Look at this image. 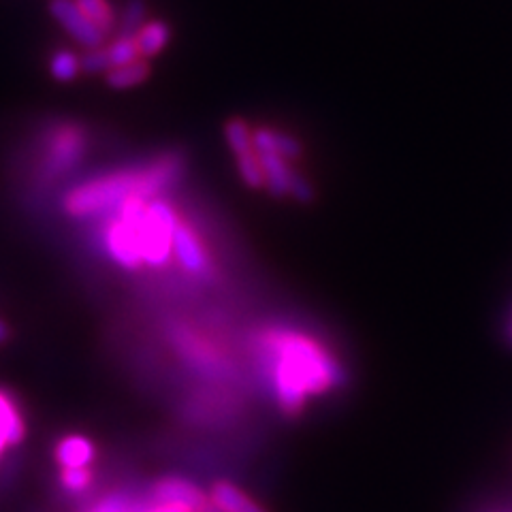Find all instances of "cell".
Instances as JSON below:
<instances>
[{
  "instance_id": "6da1fadb",
  "label": "cell",
  "mask_w": 512,
  "mask_h": 512,
  "mask_svg": "<svg viewBox=\"0 0 512 512\" xmlns=\"http://www.w3.org/2000/svg\"><path fill=\"white\" fill-rule=\"evenodd\" d=\"M250 352L286 419H297L314 399L344 387L338 355L316 335L293 325H263L250 335Z\"/></svg>"
},
{
  "instance_id": "7a4b0ae2",
  "label": "cell",
  "mask_w": 512,
  "mask_h": 512,
  "mask_svg": "<svg viewBox=\"0 0 512 512\" xmlns=\"http://www.w3.org/2000/svg\"><path fill=\"white\" fill-rule=\"evenodd\" d=\"M182 171L180 156H163L146 169L111 173L90 180L64 197V212L73 218L114 214L128 199H154Z\"/></svg>"
},
{
  "instance_id": "3957f363",
  "label": "cell",
  "mask_w": 512,
  "mask_h": 512,
  "mask_svg": "<svg viewBox=\"0 0 512 512\" xmlns=\"http://www.w3.org/2000/svg\"><path fill=\"white\" fill-rule=\"evenodd\" d=\"M169 342L192 372L216 384L237 380V363L216 335L190 323H178L169 329Z\"/></svg>"
},
{
  "instance_id": "277c9868",
  "label": "cell",
  "mask_w": 512,
  "mask_h": 512,
  "mask_svg": "<svg viewBox=\"0 0 512 512\" xmlns=\"http://www.w3.org/2000/svg\"><path fill=\"white\" fill-rule=\"evenodd\" d=\"M180 216L160 197L150 199L139 214L137 231L143 267H165L173 259V231Z\"/></svg>"
},
{
  "instance_id": "5b68a950",
  "label": "cell",
  "mask_w": 512,
  "mask_h": 512,
  "mask_svg": "<svg viewBox=\"0 0 512 512\" xmlns=\"http://www.w3.org/2000/svg\"><path fill=\"white\" fill-rule=\"evenodd\" d=\"M224 137H227L229 148L235 156L239 178H242V182L248 188L263 190L265 175H263L261 156L254 148V137H252L250 124L242 118H231L227 124H224Z\"/></svg>"
},
{
  "instance_id": "8992f818",
  "label": "cell",
  "mask_w": 512,
  "mask_h": 512,
  "mask_svg": "<svg viewBox=\"0 0 512 512\" xmlns=\"http://www.w3.org/2000/svg\"><path fill=\"white\" fill-rule=\"evenodd\" d=\"M86 154V133L79 126L64 124L52 133L43 156V171L47 178H58L75 167Z\"/></svg>"
},
{
  "instance_id": "52a82bcc",
  "label": "cell",
  "mask_w": 512,
  "mask_h": 512,
  "mask_svg": "<svg viewBox=\"0 0 512 512\" xmlns=\"http://www.w3.org/2000/svg\"><path fill=\"white\" fill-rule=\"evenodd\" d=\"M173 259L184 269V274L192 278L212 280L214 276V261L201 235L182 218L173 231Z\"/></svg>"
},
{
  "instance_id": "ba28073f",
  "label": "cell",
  "mask_w": 512,
  "mask_h": 512,
  "mask_svg": "<svg viewBox=\"0 0 512 512\" xmlns=\"http://www.w3.org/2000/svg\"><path fill=\"white\" fill-rule=\"evenodd\" d=\"M50 13L54 15V20L69 32V37L82 45L84 50L103 47L105 35L82 11H79L75 0H50Z\"/></svg>"
},
{
  "instance_id": "9c48e42d",
  "label": "cell",
  "mask_w": 512,
  "mask_h": 512,
  "mask_svg": "<svg viewBox=\"0 0 512 512\" xmlns=\"http://www.w3.org/2000/svg\"><path fill=\"white\" fill-rule=\"evenodd\" d=\"M150 498L154 502H173L184 504L192 512H201L210 504V493H205L199 485L184 476H163L150 487Z\"/></svg>"
},
{
  "instance_id": "30bf717a",
  "label": "cell",
  "mask_w": 512,
  "mask_h": 512,
  "mask_svg": "<svg viewBox=\"0 0 512 512\" xmlns=\"http://www.w3.org/2000/svg\"><path fill=\"white\" fill-rule=\"evenodd\" d=\"M26 438V419L18 404V397L0 389V459Z\"/></svg>"
},
{
  "instance_id": "8fae6325",
  "label": "cell",
  "mask_w": 512,
  "mask_h": 512,
  "mask_svg": "<svg viewBox=\"0 0 512 512\" xmlns=\"http://www.w3.org/2000/svg\"><path fill=\"white\" fill-rule=\"evenodd\" d=\"M96 455V444L84 434H67L54 446V459L60 470L92 468Z\"/></svg>"
},
{
  "instance_id": "7c38bea8",
  "label": "cell",
  "mask_w": 512,
  "mask_h": 512,
  "mask_svg": "<svg viewBox=\"0 0 512 512\" xmlns=\"http://www.w3.org/2000/svg\"><path fill=\"white\" fill-rule=\"evenodd\" d=\"M252 137H254V148L259 154H276L288 160V163H295V160L303 156L301 141L293 135L280 131V128H271V126L252 128Z\"/></svg>"
},
{
  "instance_id": "4fadbf2b",
  "label": "cell",
  "mask_w": 512,
  "mask_h": 512,
  "mask_svg": "<svg viewBox=\"0 0 512 512\" xmlns=\"http://www.w3.org/2000/svg\"><path fill=\"white\" fill-rule=\"evenodd\" d=\"M207 493H210L212 502L224 512H267L259 502H254L242 487L231 483V480H216Z\"/></svg>"
},
{
  "instance_id": "5bb4252c",
  "label": "cell",
  "mask_w": 512,
  "mask_h": 512,
  "mask_svg": "<svg viewBox=\"0 0 512 512\" xmlns=\"http://www.w3.org/2000/svg\"><path fill=\"white\" fill-rule=\"evenodd\" d=\"M259 156H261L263 175H265V190L276 199L291 197V186L297 173L291 167V163L276 154H259Z\"/></svg>"
},
{
  "instance_id": "9a60e30c",
  "label": "cell",
  "mask_w": 512,
  "mask_h": 512,
  "mask_svg": "<svg viewBox=\"0 0 512 512\" xmlns=\"http://www.w3.org/2000/svg\"><path fill=\"white\" fill-rule=\"evenodd\" d=\"M137 45L143 60H150L165 50L171 41V28L165 20H150L137 30Z\"/></svg>"
},
{
  "instance_id": "2e32d148",
  "label": "cell",
  "mask_w": 512,
  "mask_h": 512,
  "mask_svg": "<svg viewBox=\"0 0 512 512\" xmlns=\"http://www.w3.org/2000/svg\"><path fill=\"white\" fill-rule=\"evenodd\" d=\"M152 73V64L150 60H137L131 64H124V67H116L107 71L105 79L111 88L116 90H128V88H135L139 84L146 82Z\"/></svg>"
},
{
  "instance_id": "e0dca14e",
  "label": "cell",
  "mask_w": 512,
  "mask_h": 512,
  "mask_svg": "<svg viewBox=\"0 0 512 512\" xmlns=\"http://www.w3.org/2000/svg\"><path fill=\"white\" fill-rule=\"evenodd\" d=\"M75 5L105 37L118 28L116 11L111 7L109 0H75Z\"/></svg>"
},
{
  "instance_id": "ac0fdd59",
  "label": "cell",
  "mask_w": 512,
  "mask_h": 512,
  "mask_svg": "<svg viewBox=\"0 0 512 512\" xmlns=\"http://www.w3.org/2000/svg\"><path fill=\"white\" fill-rule=\"evenodd\" d=\"M139 500H141L139 495L131 491L116 489L105 495H99V498L92 500L82 512H133Z\"/></svg>"
},
{
  "instance_id": "d6986e66",
  "label": "cell",
  "mask_w": 512,
  "mask_h": 512,
  "mask_svg": "<svg viewBox=\"0 0 512 512\" xmlns=\"http://www.w3.org/2000/svg\"><path fill=\"white\" fill-rule=\"evenodd\" d=\"M107 56H109L111 69L124 67V64L141 60L137 39L133 35H118L114 41L107 45Z\"/></svg>"
},
{
  "instance_id": "ffe728a7",
  "label": "cell",
  "mask_w": 512,
  "mask_h": 512,
  "mask_svg": "<svg viewBox=\"0 0 512 512\" xmlns=\"http://www.w3.org/2000/svg\"><path fill=\"white\" fill-rule=\"evenodd\" d=\"M60 489L73 495V498H84L94 487V472L92 468H84V470H60L58 476Z\"/></svg>"
},
{
  "instance_id": "44dd1931",
  "label": "cell",
  "mask_w": 512,
  "mask_h": 512,
  "mask_svg": "<svg viewBox=\"0 0 512 512\" xmlns=\"http://www.w3.org/2000/svg\"><path fill=\"white\" fill-rule=\"evenodd\" d=\"M50 73L58 82H73L82 73V58L71 50H58L50 58Z\"/></svg>"
},
{
  "instance_id": "7402d4cb",
  "label": "cell",
  "mask_w": 512,
  "mask_h": 512,
  "mask_svg": "<svg viewBox=\"0 0 512 512\" xmlns=\"http://www.w3.org/2000/svg\"><path fill=\"white\" fill-rule=\"evenodd\" d=\"M143 24H146V5H143V0H128L120 18V35L135 37Z\"/></svg>"
},
{
  "instance_id": "603a6c76",
  "label": "cell",
  "mask_w": 512,
  "mask_h": 512,
  "mask_svg": "<svg viewBox=\"0 0 512 512\" xmlns=\"http://www.w3.org/2000/svg\"><path fill=\"white\" fill-rule=\"evenodd\" d=\"M79 58H82V71L88 75H107V71H111L105 45L96 47V50H86V54Z\"/></svg>"
},
{
  "instance_id": "cb8c5ba5",
  "label": "cell",
  "mask_w": 512,
  "mask_h": 512,
  "mask_svg": "<svg viewBox=\"0 0 512 512\" xmlns=\"http://www.w3.org/2000/svg\"><path fill=\"white\" fill-rule=\"evenodd\" d=\"M291 197L301 201V203H312L314 197H316V190L312 186V182L306 178L303 173H295L293 178V186H291Z\"/></svg>"
},
{
  "instance_id": "d4e9b609",
  "label": "cell",
  "mask_w": 512,
  "mask_h": 512,
  "mask_svg": "<svg viewBox=\"0 0 512 512\" xmlns=\"http://www.w3.org/2000/svg\"><path fill=\"white\" fill-rule=\"evenodd\" d=\"M7 338H9V327L3 323V320H0V344L7 342Z\"/></svg>"
},
{
  "instance_id": "484cf974",
  "label": "cell",
  "mask_w": 512,
  "mask_h": 512,
  "mask_svg": "<svg viewBox=\"0 0 512 512\" xmlns=\"http://www.w3.org/2000/svg\"><path fill=\"white\" fill-rule=\"evenodd\" d=\"M510 340H512V325H510Z\"/></svg>"
}]
</instances>
